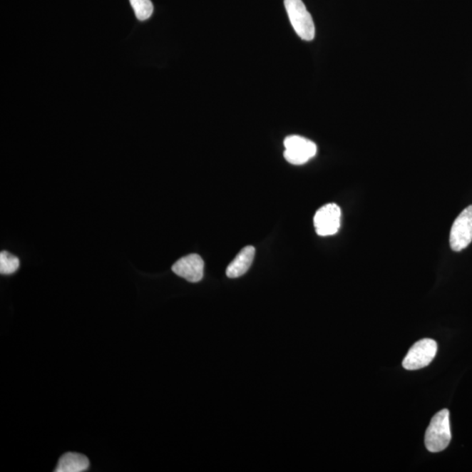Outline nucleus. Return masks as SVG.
I'll return each mask as SVG.
<instances>
[{
  "instance_id": "1",
  "label": "nucleus",
  "mask_w": 472,
  "mask_h": 472,
  "mask_svg": "<svg viewBox=\"0 0 472 472\" xmlns=\"http://www.w3.org/2000/svg\"><path fill=\"white\" fill-rule=\"evenodd\" d=\"M451 440L450 412L443 409L432 418L425 434V445L429 451L436 453L445 450Z\"/></svg>"
},
{
  "instance_id": "2",
  "label": "nucleus",
  "mask_w": 472,
  "mask_h": 472,
  "mask_svg": "<svg viewBox=\"0 0 472 472\" xmlns=\"http://www.w3.org/2000/svg\"><path fill=\"white\" fill-rule=\"evenodd\" d=\"M289 21L302 40L311 41L315 37V25L311 14L302 0H284Z\"/></svg>"
},
{
  "instance_id": "3",
  "label": "nucleus",
  "mask_w": 472,
  "mask_h": 472,
  "mask_svg": "<svg viewBox=\"0 0 472 472\" xmlns=\"http://www.w3.org/2000/svg\"><path fill=\"white\" fill-rule=\"evenodd\" d=\"M284 144L285 160L292 165H300L307 163L317 153L315 143L296 135L286 138Z\"/></svg>"
},
{
  "instance_id": "4",
  "label": "nucleus",
  "mask_w": 472,
  "mask_h": 472,
  "mask_svg": "<svg viewBox=\"0 0 472 472\" xmlns=\"http://www.w3.org/2000/svg\"><path fill=\"white\" fill-rule=\"evenodd\" d=\"M437 352L435 340L424 339L414 345L406 355L402 366L407 370L424 369L434 359Z\"/></svg>"
},
{
  "instance_id": "5",
  "label": "nucleus",
  "mask_w": 472,
  "mask_h": 472,
  "mask_svg": "<svg viewBox=\"0 0 472 472\" xmlns=\"http://www.w3.org/2000/svg\"><path fill=\"white\" fill-rule=\"evenodd\" d=\"M472 242V206L468 207L458 215L452 225L450 245L452 250L459 252Z\"/></svg>"
},
{
  "instance_id": "6",
  "label": "nucleus",
  "mask_w": 472,
  "mask_h": 472,
  "mask_svg": "<svg viewBox=\"0 0 472 472\" xmlns=\"http://www.w3.org/2000/svg\"><path fill=\"white\" fill-rule=\"evenodd\" d=\"M342 219V210L338 205L329 203L317 211L314 216L316 233L320 236L334 235L338 233Z\"/></svg>"
},
{
  "instance_id": "7",
  "label": "nucleus",
  "mask_w": 472,
  "mask_h": 472,
  "mask_svg": "<svg viewBox=\"0 0 472 472\" xmlns=\"http://www.w3.org/2000/svg\"><path fill=\"white\" fill-rule=\"evenodd\" d=\"M178 276L191 282H198L203 278L204 261L197 254H191L180 259L172 267Z\"/></svg>"
},
{
  "instance_id": "8",
  "label": "nucleus",
  "mask_w": 472,
  "mask_h": 472,
  "mask_svg": "<svg viewBox=\"0 0 472 472\" xmlns=\"http://www.w3.org/2000/svg\"><path fill=\"white\" fill-rule=\"evenodd\" d=\"M255 250L253 246H247L240 251L233 262L227 266L226 274L230 278L243 276L250 270L254 261Z\"/></svg>"
},
{
  "instance_id": "9",
  "label": "nucleus",
  "mask_w": 472,
  "mask_h": 472,
  "mask_svg": "<svg viewBox=\"0 0 472 472\" xmlns=\"http://www.w3.org/2000/svg\"><path fill=\"white\" fill-rule=\"evenodd\" d=\"M90 467V460L86 456L68 452L59 459L56 472H83Z\"/></svg>"
},
{
  "instance_id": "10",
  "label": "nucleus",
  "mask_w": 472,
  "mask_h": 472,
  "mask_svg": "<svg viewBox=\"0 0 472 472\" xmlns=\"http://www.w3.org/2000/svg\"><path fill=\"white\" fill-rule=\"evenodd\" d=\"M130 3L139 21H144L152 16L153 5L150 0H130Z\"/></svg>"
},
{
  "instance_id": "11",
  "label": "nucleus",
  "mask_w": 472,
  "mask_h": 472,
  "mask_svg": "<svg viewBox=\"0 0 472 472\" xmlns=\"http://www.w3.org/2000/svg\"><path fill=\"white\" fill-rule=\"evenodd\" d=\"M19 267V260L15 255L2 251L0 253V273L11 275L17 272Z\"/></svg>"
}]
</instances>
